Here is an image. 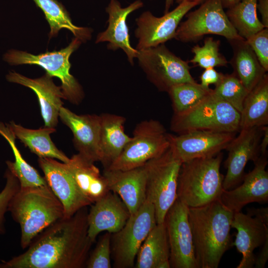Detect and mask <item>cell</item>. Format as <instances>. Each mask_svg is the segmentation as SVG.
<instances>
[{
    "mask_svg": "<svg viewBox=\"0 0 268 268\" xmlns=\"http://www.w3.org/2000/svg\"><path fill=\"white\" fill-rule=\"evenodd\" d=\"M168 134L163 125L157 120L140 122L121 154L105 169L124 170L144 165L168 148Z\"/></svg>",
    "mask_w": 268,
    "mask_h": 268,
    "instance_id": "obj_9",
    "label": "cell"
},
{
    "mask_svg": "<svg viewBox=\"0 0 268 268\" xmlns=\"http://www.w3.org/2000/svg\"><path fill=\"white\" fill-rule=\"evenodd\" d=\"M38 162L47 183L63 206L64 217L92 204L78 189L66 163L51 158H39Z\"/></svg>",
    "mask_w": 268,
    "mask_h": 268,
    "instance_id": "obj_17",
    "label": "cell"
},
{
    "mask_svg": "<svg viewBox=\"0 0 268 268\" xmlns=\"http://www.w3.org/2000/svg\"><path fill=\"white\" fill-rule=\"evenodd\" d=\"M224 8H229L232 7L242 0H221Z\"/></svg>",
    "mask_w": 268,
    "mask_h": 268,
    "instance_id": "obj_43",
    "label": "cell"
},
{
    "mask_svg": "<svg viewBox=\"0 0 268 268\" xmlns=\"http://www.w3.org/2000/svg\"><path fill=\"white\" fill-rule=\"evenodd\" d=\"M221 152L209 157L182 163L178 179L177 199L189 207L201 206L219 200L224 176L220 173Z\"/></svg>",
    "mask_w": 268,
    "mask_h": 268,
    "instance_id": "obj_4",
    "label": "cell"
},
{
    "mask_svg": "<svg viewBox=\"0 0 268 268\" xmlns=\"http://www.w3.org/2000/svg\"><path fill=\"white\" fill-rule=\"evenodd\" d=\"M87 207L47 227L31 241L27 250L0 268H82L93 242L88 234Z\"/></svg>",
    "mask_w": 268,
    "mask_h": 268,
    "instance_id": "obj_1",
    "label": "cell"
},
{
    "mask_svg": "<svg viewBox=\"0 0 268 268\" xmlns=\"http://www.w3.org/2000/svg\"><path fill=\"white\" fill-rule=\"evenodd\" d=\"M233 50L230 64L233 73L250 91L267 71L262 66L254 51L244 38L228 40Z\"/></svg>",
    "mask_w": 268,
    "mask_h": 268,
    "instance_id": "obj_26",
    "label": "cell"
},
{
    "mask_svg": "<svg viewBox=\"0 0 268 268\" xmlns=\"http://www.w3.org/2000/svg\"><path fill=\"white\" fill-rule=\"evenodd\" d=\"M59 118L71 131L78 153L92 162L100 161V115H77L63 106Z\"/></svg>",
    "mask_w": 268,
    "mask_h": 268,
    "instance_id": "obj_21",
    "label": "cell"
},
{
    "mask_svg": "<svg viewBox=\"0 0 268 268\" xmlns=\"http://www.w3.org/2000/svg\"><path fill=\"white\" fill-rule=\"evenodd\" d=\"M109 191L117 194L127 206L131 215L146 199V174L144 165L128 170L104 169Z\"/></svg>",
    "mask_w": 268,
    "mask_h": 268,
    "instance_id": "obj_22",
    "label": "cell"
},
{
    "mask_svg": "<svg viewBox=\"0 0 268 268\" xmlns=\"http://www.w3.org/2000/svg\"><path fill=\"white\" fill-rule=\"evenodd\" d=\"M257 10V0H242L225 11L238 34L245 40L265 28Z\"/></svg>",
    "mask_w": 268,
    "mask_h": 268,
    "instance_id": "obj_32",
    "label": "cell"
},
{
    "mask_svg": "<svg viewBox=\"0 0 268 268\" xmlns=\"http://www.w3.org/2000/svg\"><path fill=\"white\" fill-rule=\"evenodd\" d=\"M240 113L212 89L192 108L173 114L170 129L179 134L194 131L236 133L240 131Z\"/></svg>",
    "mask_w": 268,
    "mask_h": 268,
    "instance_id": "obj_5",
    "label": "cell"
},
{
    "mask_svg": "<svg viewBox=\"0 0 268 268\" xmlns=\"http://www.w3.org/2000/svg\"><path fill=\"white\" fill-rule=\"evenodd\" d=\"M231 228L237 230L232 245L242 254L237 268H252L256 256L254 251L268 239V208H248L247 213H234Z\"/></svg>",
    "mask_w": 268,
    "mask_h": 268,
    "instance_id": "obj_13",
    "label": "cell"
},
{
    "mask_svg": "<svg viewBox=\"0 0 268 268\" xmlns=\"http://www.w3.org/2000/svg\"><path fill=\"white\" fill-rule=\"evenodd\" d=\"M4 176L6 183L0 192V236L5 232V214L8 211L10 201L20 188L18 179L8 168Z\"/></svg>",
    "mask_w": 268,
    "mask_h": 268,
    "instance_id": "obj_37",
    "label": "cell"
},
{
    "mask_svg": "<svg viewBox=\"0 0 268 268\" xmlns=\"http://www.w3.org/2000/svg\"><path fill=\"white\" fill-rule=\"evenodd\" d=\"M182 162L168 148L145 163L146 199L153 204L157 223L164 222L177 199L178 179Z\"/></svg>",
    "mask_w": 268,
    "mask_h": 268,
    "instance_id": "obj_7",
    "label": "cell"
},
{
    "mask_svg": "<svg viewBox=\"0 0 268 268\" xmlns=\"http://www.w3.org/2000/svg\"><path fill=\"white\" fill-rule=\"evenodd\" d=\"M199 4L195 1H183L161 17H156L149 11L142 12L136 19L135 35L138 39L136 50L155 47L175 38L182 18Z\"/></svg>",
    "mask_w": 268,
    "mask_h": 268,
    "instance_id": "obj_14",
    "label": "cell"
},
{
    "mask_svg": "<svg viewBox=\"0 0 268 268\" xmlns=\"http://www.w3.org/2000/svg\"><path fill=\"white\" fill-rule=\"evenodd\" d=\"M111 233L106 232L99 239L94 249L89 254L85 264L87 268H111Z\"/></svg>",
    "mask_w": 268,
    "mask_h": 268,
    "instance_id": "obj_36",
    "label": "cell"
},
{
    "mask_svg": "<svg viewBox=\"0 0 268 268\" xmlns=\"http://www.w3.org/2000/svg\"><path fill=\"white\" fill-rule=\"evenodd\" d=\"M81 41L73 38L66 48L58 51L47 52L37 55L26 52L11 50L4 56V60L11 66L36 65L43 67L46 73L59 78L65 99L77 104L82 99V87L70 73L71 64L69 59L72 53L78 49Z\"/></svg>",
    "mask_w": 268,
    "mask_h": 268,
    "instance_id": "obj_6",
    "label": "cell"
},
{
    "mask_svg": "<svg viewBox=\"0 0 268 268\" xmlns=\"http://www.w3.org/2000/svg\"><path fill=\"white\" fill-rule=\"evenodd\" d=\"M206 0H176V1L177 3L179 4L185 1H195L199 3L200 4Z\"/></svg>",
    "mask_w": 268,
    "mask_h": 268,
    "instance_id": "obj_45",
    "label": "cell"
},
{
    "mask_svg": "<svg viewBox=\"0 0 268 268\" xmlns=\"http://www.w3.org/2000/svg\"><path fill=\"white\" fill-rule=\"evenodd\" d=\"M9 211L20 227V245L28 247L33 239L47 227L64 217V209L48 184L20 188L11 199Z\"/></svg>",
    "mask_w": 268,
    "mask_h": 268,
    "instance_id": "obj_3",
    "label": "cell"
},
{
    "mask_svg": "<svg viewBox=\"0 0 268 268\" xmlns=\"http://www.w3.org/2000/svg\"><path fill=\"white\" fill-rule=\"evenodd\" d=\"M212 90L210 88L203 87L197 81L184 82L173 86L168 93L172 101L174 114H180L192 108Z\"/></svg>",
    "mask_w": 268,
    "mask_h": 268,
    "instance_id": "obj_33",
    "label": "cell"
},
{
    "mask_svg": "<svg viewBox=\"0 0 268 268\" xmlns=\"http://www.w3.org/2000/svg\"><path fill=\"white\" fill-rule=\"evenodd\" d=\"M262 248L257 257L255 258V268H264L268 260V239L262 245Z\"/></svg>",
    "mask_w": 268,
    "mask_h": 268,
    "instance_id": "obj_40",
    "label": "cell"
},
{
    "mask_svg": "<svg viewBox=\"0 0 268 268\" xmlns=\"http://www.w3.org/2000/svg\"><path fill=\"white\" fill-rule=\"evenodd\" d=\"M52 76L46 73L41 77L30 78L15 71H10L7 80L32 89L37 96L41 113L46 127L55 128L58 123L62 99L65 97L61 86H57Z\"/></svg>",
    "mask_w": 268,
    "mask_h": 268,
    "instance_id": "obj_23",
    "label": "cell"
},
{
    "mask_svg": "<svg viewBox=\"0 0 268 268\" xmlns=\"http://www.w3.org/2000/svg\"><path fill=\"white\" fill-rule=\"evenodd\" d=\"M0 134L9 144L14 156L13 162L7 161V168L18 179L21 188L36 187L47 184L44 178L23 158L15 144L16 137L9 125L0 123Z\"/></svg>",
    "mask_w": 268,
    "mask_h": 268,
    "instance_id": "obj_30",
    "label": "cell"
},
{
    "mask_svg": "<svg viewBox=\"0 0 268 268\" xmlns=\"http://www.w3.org/2000/svg\"><path fill=\"white\" fill-rule=\"evenodd\" d=\"M100 116V162L105 169L120 156L131 137L125 133L126 119L124 117L110 113Z\"/></svg>",
    "mask_w": 268,
    "mask_h": 268,
    "instance_id": "obj_25",
    "label": "cell"
},
{
    "mask_svg": "<svg viewBox=\"0 0 268 268\" xmlns=\"http://www.w3.org/2000/svg\"><path fill=\"white\" fill-rule=\"evenodd\" d=\"M44 12L50 27L49 38L56 36L59 31L66 28L70 31L75 37L81 42L91 38V30L86 27L74 25L64 6L57 0H33Z\"/></svg>",
    "mask_w": 268,
    "mask_h": 268,
    "instance_id": "obj_31",
    "label": "cell"
},
{
    "mask_svg": "<svg viewBox=\"0 0 268 268\" xmlns=\"http://www.w3.org/2000/svg\"><path fill=\"white\" fill-rule=\"evenodd\" d=\"M257 9L260 13L264 27L268 28V0H257Z\"/></svg>",
    "mask_w": 268,
    "mask_h": 268,
    "instance_id": "obj_41",
    "label": "cell"
},
{
    "mask_svg": "<svg viewBox=\"0 0 268 268\" xmlns=\"http://www.w3.org/2000/svg\"><path fill=\"white\" fill-rule=\"evenodd\" d=\"M268 161L267 154L260 155L254 162L252 171L245 174L241 185L222 191L221 202L233 213L241 211L247 204L252 202L268 201Z\"/></svg>",
    "mask_w": 268,
    "mask_h": 268,
    "instance_id": "obj_18",
    "label": "cell"
},
{
    "mask_svg": "<svg viewBox=\"0 0 268 268\" xmlns=\"http://www.w3.org/2000/svg\"><path fill=\"white\" fill-rule=\"evenodd\" d=\"M220 42L212 37H207L203 46L196 45L192 49L194 54L190 62L204 69L216 67H226L228 62L219 52Z\"/></svg>",
    "mask_w": 268,
    "mask_h": 268,
    "instance_id": "obj_35",
    "label": "cell"
},
{
    "mask_svg": "<svg viewBox=\"0 0 268 268\" xmlns=\"http://www.w3.org/2000/svg\"><path fill=\"white\" fill-rule=\"evenodd\" d=\"M262 66L268 70V28H264L246 40Z\"/></svg>",
    "mask_w": 268,
    "mask_h": 268,
    "instance_id": "obj_38",
    "label": "cell"
},
{
    "mask_svg": "<svg viewBox=\"0 0 268 268\" xmlns=\"http://www.w3.org/2000/svg\"><path fill=\"white\" fill-rule=\"evenodd\" d=\"M169 258V245L165 224L157 223L141 245L134 267L170 268Z\"/></svg>",
    "mask_w": 268,
    "mask_h": 268,
    "instance_id": "obj_27",
    "label": "cell"
},
{
    "mask_svg": "<svg viewBox=\"0 0 268 268\" xmlns=\"http://www.w3.org/2000/svg\"><path fill=\"white\" fill-rule=\"evenodd\" d=\"M233 214L219 200L189 207L197 268H217L224 253L233 246L230 231Z\"/></svg>",
    "mask_w": 268,
    "mask_h": 268,
    "instance_id": "obj_2",
    "label": "cell"
},
{
    "mask_svg": "<svg viewBox=\"0 0 268 268\" xmlns=\"http://www.w3.org/2000/svg\"><path fill=\"white\" fill-rule=\"evenodd\" d=\"M66 164L78 189L91 204L110 191L106 178L94 162L78 153Z\"/></svg>",
    "mask_w": 268,
    "mask_h": 268,
    "instance_id": "obj_24",
    "label": "cell"
},
{
    "mask_svg": "<svg viewBox=\"0 0 268 268\" xmlns=\"http://www.w3.org/2000/svg\"><path fill=\"white\" fill-rule=\"evenodd\" d=\"M263 134L260 144V155H267V148L268 144V127H262Z\"/></svg>",
    "mask_w": 268,
    "mask_h": 268,
    "instance_id": "obj_42",
    "label": "cell"
},
{
    "mask_svg": "<svg viewBox=\"0 0 268 268\" xmlns=\"http://www.w3.org/2000/svg\"><path fill=\"white\" fill-rule=\"evenodd\" d=\"M180 23L175 38L182 42H193L208 34L217 35L227 40L243 38L229 21L221 0H206L197 9L188 12Z\"/></svg>",
    "mask_w": 268,
    "mask_h": 268,
    "instance_id": "obj_10",
    "label": "cell"
},
{
    "mask_svg": "<svg viewBox=\"0 0 268 268\" xmlns=\"http://www.w3.org/2000/svg\"><path fill=\"white\" fill-rule=\"evenodd\" d=\"M268 124V75L266 73L247 95L240 113V130Z\"/></svg>",
    "mask_w": 268,
    "mask_h": 268,
    "instance_id": "obj_29",
    "label": "cell"
},
{
    "mask_svg": "<svg viewBox=\"0 0 268 268\" xmlns=\"http://www.w3.org/2000/svg\"><path fill=\"white\" fill-rule=\"evenodd\" d=\"M8 125L16 138L39 158L56 159L66 163L69 161V158L56 147L51 138L50 134L56 131L55 128L44 127L32 130L25 128L13 122Z\"/></svg>",
    "mask_w": 268,
    "mask_h": 268,
    "instance_id": "obj_28",
    "label": "cell"
},
{
    "mask_svg": "<svg viewBox=\"0 0 268 268\" xmlns=\"http://www.w3.org/2000/svg\"><path fill=\"white\" fill-rule=\"evenodd\" d=\"M153 204L145 202L119 231L111 234V250L113 267L132 268L142 243L157 224Z\"/></svg>",
    "mask_w": 268,
    "mask_h": 268,
    "instance_id": "obj_8",
    "label": "cell"
},
{
    "mask_svg": "<svg viewBox=\"0 0 268 268\" xmlns=\"http://www.w3.org/2000/svg\"><path fill=\"white\" fill-rule=\"evenodd\" d=\"M213 89L215 94L230 104L240 114L249 91L233 73L223 74Z\"/></svg>",
    "mask_w": 268,
    "mask_h": 268,
    "instance_id": "obj_34",
    "label": "cell"
},
{
    "mask_svg": "<svg viewBox=\"0 0 268 268\" xmlns=\"http://www.w3.org/2000/svg\"><path fill=\"white\" fill-rule=\"evenodd\" d=\"M174 0H165L164 13L169 11V9L173 5Z\"/></svg>",
    "mask_w": 268,
    "mask_h": 268,
    "instance_id": "obj_44",
    "label": "cell"
},
{
    "mask_svg": "<svg viewBox=\"0 0 268 268\" xmlns=\"http://www.w3.org/2000/svg\"><path fill=\"white\" fill-rule=\"evenodd\" d=\"M131 216L126 205L115 193L109 191L91 205L87 214L88 234L95 242L102 232L111 234L120 230Z\"/></svg>",
    "mask_w": 268,
    "mask_h": 268,
    "instance_id": "obj_19",
    "label": "cell"
},
{
    "mask_svg": "<svg viewBox=\"0 0 268 268\" xmlns=\"http://www.w3.org/2000/svg\"><path fill=\"white\" fill-rule=\"evenodd\" d=\"M136 58L148 79L161 91L168 92L178 84L196 81L191 74L189 63L174 54L164 44L138 51Z\"/></svg>",
    "mask_w": 268,
    "mask_h": 268,
    "instance_id": "obj_11",
    "label": "cell"
},
{
    "mask_svg": "<svg viewBox=\"0 0 268 268\" xmlns=\"http://www.w3.org/2000/svg\"><path fill=\"white\" fill-rule=\"evenodd\" d=\"M235 136V133L208 131H194L178 135L168 134L169 147L182 163L214 156L226 149Z\"/></svg>",
    "mask_w": 268,
    "mask_h": 268,
    "instance_id": "obj_15",
    "label": "cell"
},
{
    "mask_svg": "<svg viewBox=\"0 0 268 268\" xmlns=\"http://www.w3.org/2000/svg\"><path fill=\"white\" fill-rule=\"evenodd\" d=\"M239 132L226 149L228 154L225 162L227 171L223 182L224 190L237 187L243 180L248 162L252 160L255 162L260 156L262 127L243 129Z\"/></svg>",
    "mask_w": 268,
    "mask_h": 268,
    "instance_id": "obj_16",
    "label": "cell"
},
{
    "mask_svg": "<svg viewBox=\"0 0 268 268\" xmlns=\"http://www.w3.org/2000/svg\"><path fill=\"white\" fill-rule=\"evenodd\" d=\"M143 3L136 0L126 7H122L117 0H110L106 8L108 14V26L104 31L99 33L96 43L107 42V48L115 51L121 49L127 55L129 62L134 64V59L136 58L138 51L130 44L127 18L133 11L142 7Z\"/></svg>",
    "mask_w": 268,
    "mask_h": 268,
    "instance_id": "obj_20",
    "label": "cell"
},
{
    "mask_svg": "<svg viewBox=\"0 0 268 268\" xmlns=\"http://www.w3.org/2000/svg\"><path fill=\"white\" fill-rule=\"evenodd\" d=\"M223 74V73L218 72L213 67L205 68L200 76V84L205 88H209V85H216L220 81Z\"/></svg>",
    "mask_w": 268,
    "mask_h": 268,
    "instance_id": "obj_39",
    "label": "cell"
},
{
    "mask_svg": "<svg viewBox=\"0 0 268 268\" xmlns=\"http://www.w3.org/2000/svg\"><path fill=\"white\" fill-rule=\"evenodd\" d=\"M188 211L189 207L177 199L165 216L170 268H197Z\"/></svg>",
    "mask_w": 268,
    "mask_h": 268,
    "instance_id": "obj_12",
    "label": "cell"
}]
</instances>
